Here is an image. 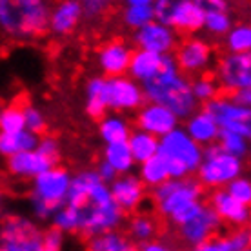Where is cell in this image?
I'll list each match as a JSON object with an SVG mask.
<instances>
[{
	"mask_svg": "<svg viewBox=\"0 0 251 251\" xmlns=\"http://www.w3.org/2000/svg\"><path fill=\"white\" fill-rule=\"evenodd\" d=\"M107 100L113 113H129L137 111L146 99L142 86L129 75H122L107 78Z\"/></svg>",
	"mask_w": 251,
	"mask_h": 251,
	"instance_id": "13",
	"label": "cell"
},
{
	"mask_svg": "<svg viewBox=\"0 0 251 251\" xmlns=\"http://www.w3.org/2000/svg\"><path fill=\"white\" fill-rule=\"evenodd\" d=\"M217 146L227 155L244 160L250 151V138L233 131H220L219 138H217Z\"/></svg>",
	"mask_w": 251,
	"mask_h": 251,
	"instance_id": "33",
	"label": "cell"
},
{
	"mask_svg": "<svg viewBox=\"0 0 251 251\" xmlns=\"http://www.w3.org/2000/svg\"><path fill=\"white\" fill-rule=\"evenodd\" d=\"M184 0H153V15H155V20L158 22H164V24H168V20H170V15L173 13L178 4H182Z\"/></svg>",
	"mask_w": 251,
	"mask_h": 251,
	"instance_id": "44",
	"label": "cell"
},
{
	"mask_svg": "<svg viewBox=\"0 0 251 251\" xmlns=\"http://www.w3.org/2000/svg\"><path fill=\"white\" fill-rule=\"evenodd\" d=\"M71 173L60 164L46 170L31 180V213L38 222H48L64 206L68 195Z\"/></svg>",
	"mask_w": 251,
	"mask_h": 251,
	"instance_id": "5",
	"label": "cell"
},
{
	"mask_svg": "<svg viewBox=\"0 0 251 251\" xmlns=\"http://www.w3.org/2000/svg\"><path fill=\"white\" fill-rule=\"evenodd\" d=\"M207 206L215 211L220 222L229 224L233 227H246L251 219L250 206L242 202L235 201L226 189H213L211 195L207 197Z\"/></svg>",
	"mask_w": 251,
	"mask_h": 251,
	"instance_id": "16",
	"label": "cell"
},
{
	"mask_svg": "<svg viewBox=\"0 0 251 251\" xmlns=\"http://www.w3.org/2000/svg\"><path fill=\"white\" fill-rule=\"evenodd\" d=\"M164 55H157L151 51L144 50H135L131 53V60H129V68H127V75L138 84H144L150 78L158 73L160 64H162Z\"/></svg>",
	"mask_w": 251,
	"mask_h": 251,
	"instance_id": "24",
	"label": "cell"
},
{
	"mask_svg": "<svg viewBox=\"0 0 251 251\" xmlns=\"http://www.w3.org/2000/svg\"><path fill=\"white\" fill-rule=\"evenodd\" d=\"M86 251H137V244L122 231H107L88 239Z\"/></svg>",
	"mask_w": 251,
	"mask_h": 251,
	"instance_id": "27",
	"label": "cell"
},
{
	"mask_svg": "<svg viewBox=\"0 0 251 251\" xmlns=\"http://www.w3.org/2000/svg\"><path fill=\"white\" fill-rule=\"evenodd\" d=\"M40 250L42 251H62L64 250V233L51 227L48 231H42L40 237Z\"/></svg>",
	"mask_w": 251,
	"mask_h": 251,
	"instance_id": "43",
	"label": "cell"
},
{
	"mask_svg": "<svg viewBox=\"0 0 251 251\" xmlns=\"http://www.w3.org/2000/svg\"><path fill=\"white\" fill-rule=\"evenodd\" d=\"M127 146H129L135 164L144 162L158 153V138L142 129H133L127 138Z\"/></svg>",
	"mask_w": 251,
	"mask_h": 251,
	"instance_id": "30",
	"label": "cell"
},
{
	"mask_svg": "<svg viewBox=\"0 0 251 251\" xmlns=\"http://www.w3.org/2000/svg\"><path fill=\"white\" fill-rule=\"evenodd\" d=\"M0 251H42L40 239L22 240V242H0Z\"/></svg>",
	"mask_w": 251,
	"mask_h": 251,
	"instance_id": "45",
	"label": "cell"
},
{
	"mask_svg": "<svg viewBox=\"0 0 251 251\" xmlns=\"http://www.w3.org/2000/svg\"><path fill=\"white\" fill-rule=\"evenodd\" d=\"M202 153L204 148L191 140L180 126L158 138V155L166 160L170 178L178 180L195 175L202 160Z\"/></svg>",
	"mask_w": 251,
	"mask_h": 251,
	"instance_id": "6",
	"label": "cell"
},
{
	"mask_svg": "<svg viewBox=\"0 0 251 251\" xmlns=\"http://www.w3.org/2000/svg\"><path fill=\"white\" fill-rule=\"evenodd\" d=\"M115 0H84L82 2V11H84V19L97 20L102 17L104 13L113 6Z\"/></svg>",
	"mask_w": 251,
	"mask_h": 251,
	"instance_id": "42",
	"label": "cell"
},
{
	"mask_svg": "<svg viewBox=\"0 0 251 251\" xmlns=\"http://www.w3.org/2000/svg\"><path fill=\"white\" fill-rule=\"evenodd\" d=\"M173 58L178 71L182 75H204L211 68L215 58V51L206 38L189 35L180 40L173 51Z\"/></svg>",
	"mask_w": 251,
	"mask_h": 251,
	"instance_id": "9",
	"label": "cell"
},
{
	"mask_svg": "<svg viewBox=\"0 0 251 251\" xmlns=\"http://www.w3.org/2000/svg\"><path fill=\"white\" fill-rule=\"evenodd\" d=\"M224 189L231 195L235 201L242 202L246 206L251 204V180L246 175H240V176H237V178H233Z\"/></svg>",
	"mask_w": 251,
	"mask_h": 251,
	"instance_id": "40",
	"label": "cell"
},
{
	"mask_svg": "<svg viewBox=\"0 0 251 251\" xmlns=\"http://www.w3.org/2000/svg\"><path fill=\"white\" fill-rule=\"evenodd\" d=\"M24 129V115L22 107L9 104L0 107V133H13Z\"/></svg>",
	"mask_w": 251,
	"mask_h": 251,
	"instance_id": "38",
	"label": "cell"
},
{
	"mask_svg": "<svg viewBox=\"0 0 251 251\" xmlns=\"http://www.w3.org/2000/svg\"><path fill=\"white\" fill-rule=\"evenodd\" d=\"M22 115H24V129L35 133L37 137L44 135L46 127H48V119H46L44 111L37 106H24L22 107Z\"/></svg>",
	"mask_w": 251,
	"mask_h": 251,
	"instance_id": "39",
	"label": "cell"
},
{
	"mask_svg": "<svg viewBox=\"0 0 251 251\" xmlns=\"http://www.w3.org/2000/svg\"><path fill=\"white\" fill-rule=\"evenodd\" d=\"M158 226L157 220L146 213H135L127 220V237L137 246L146 244L157 237Z\"/></svg>",
	"mask_w": 251,
	"mask_h": 251,
	"instance_id": "31",
	"label": "cell"
},
{
	"mask_svg": "<svg viewBox=\"0 0 251 251\" xmlns=\"http://www.w3.org/2000/svg\"><path fill=\"white\" fill-rule=\"evenodd\" d=\"M82 20H84V11L78 0H58L55 6H51L48 31L53 37L64 38L75 31Z\"/></svg>",
	"mask_w": 251,
	"mask_h": 251,
	"instance_id": "18",
	"label": "cell"
},
{
	"mask_svg": "<svg viewBox=\"0 0 251 251\" xmlns=\"http://www.w3.org/2000/svg\"><path fill=\"white\" fill-rule=\"evenodd\" d=\"M231 99L237 102V104H240V106L251 107V88L235 91V93H231Z\"/></svg>",
	"mask_w": 251,
	"mask_h": 251,
	"instance_id": "50",
	"label": "cell"
},
{
	"mask_svg": "<svg viewBox=\"0 0 251 251\" xmlns=\"http://www.w3.org/2000/svg\"><path fill=\"white\" fill-rule=\"evenodd\" d=\"M184 131L188 133L189 138L195 140L199 146L207 148L211 144H217L220 127L204 107L202 109L199 107L193 115H189L188 119L184 120Z\"/></svg>",
	"mask_w": 251,
	"mask_h": 251,
	"instance_id": "20",
	"label": "cell"
},
{
	"mask_svg": "<svg viewBox=\"0 0 251 251\" xmlns=\"http://www.w3.org/2000/svg\"><path fill=\"white\" fill-rule=\"evenodd\" d=\"M153 20H155V15H153V7L151 6H124L122 24L131 31H137V29L148 25Z\"/></svg>",
	"mask_w": 251,
	"mask_h": 251,
	"instance_id": "35",
	"label": "cell"
},
{
	"mask_svg": "<svg viewBox=\"0 0 251 251\" xmlns=\"http://www.w3.org/2000/svg\"><path fill=\"white\" fill-rule=\"evenodd\" d=\"M146 186L140 182V178L133 173L127 175H117L115 180L109 184V191L113 197L115 204L124 211H137L146 201Z\"/></svg>",
	"mask_w": 251,
	"mask_h": 251,
	"instance_id": "19",
	"label": "cell"
},
{
	"mask_svg": "<svg viewBox=\"0 0 251 251\" xmlns=\"http://www.w3.org/2000/svg\"><path fill=\"white\" fill-rule=\"evenodd\" d=\"M197 182L207 189H222L233 178L244 175V160L231 157L220 150L217 144L204 148L202 160L195 171Z\"/></svg>",
	"mask_w": 251,
	"mask_h": 251,
	"instance_id": "8",
	"label": "cell"
},
{
	"mask_svg": "<svg viewBox=\"0 0 251 251\" xmlns=\"http://www.w3.org/2000/svg\"><path fill=\"white\" fill-rule=\"evenodd\" d=\"M215 80L220 89L235 93L251 88V55L250 53H226L217 64Z\"/></svg>",
	"mask_w": 251,
	"mask_h": 251,
	"instance_id": "11",
	"label": "cell"
},
{
	"mask_svg": "<svg viewBox=\"0 0 251 251\" xmlns=\"http://www.w3.org/2000/svg\"><path fill=\"white\" fill-rule=\"evenodd\" d=\"M80 231L84 237H97L107 231H117L126 219V213L115 204L109 184L102 182L93 170L86 202L80 207Z\"/></svg>",
	"mask_w": 251,
	"mask_h": 251,
	"instance_id": "4",
	"label": "cell"
},
{
	"mask_svg": "<svg viewBox=\"0 0 251 251\" xmlns=\"http://www.w3.org/2000/svg\"><path fill=\"white\" fill-rule=\"evenodd\" d=\"M168 25L173 27L176 33H186V35L199 33L204 25V11L193 0H184L170 15Z\"/></svg>",
	"mask_w": 251,
	"mask_h": 251,
	"instance_id": "23",
	"label": "cell"
},
{
	"mask_svg": "<svg viewBox=\"0 0 251 251\" xmlns=\"http://www.w3.org/2000/svg\"><path fill=\"white\" fill-rule=\"evenodd\" d=\"M131 53V46L124 40H111L102 46L97 53V66L100 69L102 76L113 78V76L127 75Z\"/></svg>",
	"mask_w": 251,
	"mask_h": 251,
	"instance_id": "17",
	"label": "cell"
},
{
	"mask_svg": "<svg viewBox=\"0 0 251 251\" xmlns=\"http://www.w3.org/2000/svg\"><path fill=\"white\" fill-rule=\"evenodd\" d=\"M50 0H0V35L13 42L37 40L48 31Z\"/></svg>",
	"mask_w": 251,
	"mask_h": 251,
	"instance_id": "2",
	"label": "cell"
},
{
	"mask_svg": "<svg viewBox=\"0 0 251 251\" xmlns=\"http://www.w3.org/2000/svg\"><path fill=\"white\" fill-rule=\"evenodd\" d=\"M124 6H151L153 0H122Z\"/></svg>",
	"mask_w": 251,
	"mask_h": 251,
	"instance_id": "51",
	"label": "cell"
},
{
	"mask_svg": "<svg viewBox=\"0 0 251 251\" xmlns=\"http://www.w3.org/2000/svg\"><path fill=\"white\" fill-rule=\"evenodd\" d=\"M42 237L37 222L24 215H9L0 222V242H22Z\"/></svg>",
	"mask_w": 251,
	"mask_h": 251,
	"instance_id": "21",
	"label": "cell"
},
{
	"mask_svg": "<svg viewBox=\"0 0 251 251\" xmlns=\"http://www.w3.org/2000/svg\"><path fill=\"white\" fill-rule=\"evenodd\" d=\"M226 242L227 251H244L250 250L251 244V233L248 227H235L231 233L222 237Z\"/></svg>",
	"mask_w": 251,
	"mask_h": 251,
	"instance_id": "41",
	"label": "cell"
},
{
	"mask_svg": "<svg viewBox=\"0 0 251 251\" xmlns=\"http://www.w3.org/2000/svg\"><path fill=\"white\" fill-rule=\"evenodd\" d=\"M244 251H250V250H244Z\"/></svg>",
	"mask_w": 251,
	"mask_h": 251,
	"instance_id": "54",
	"label": "cell"
},
{
	"mask_svg": "<svg viewBox=\"0 0 251 251\" xmlns=\"http://www.w3.org/2000/svg\"><path fill=\"white\" fill-rule=\"evenodd\" d=\"M233 27V19L229 11H217L204 15V25L202 29L211 37H224Z\"/></svg>",
	"mask_w": 251,
	"mask_h": 251,
	"instance_id": "36",
	"label": "cell"
},
{
	"mask_svg": "<svg viewBox=\"0 0 251 251\" xmlns=\"http://www.w3.org/2000/svg\"><path fill=\"white\" fill-rule=\"evenodd\" d=\"M137 176L140 178V182L144 184L146 188H157L162 182L170 180V173H168V166L160 155L148 158L144 162L138 164V173Z\"/></svg>",
	"mask_w": 251,
	"mask_h": 251,
	"instance_id": "29",
	"label": "cell"
},
{
	"mask_svg": "<svg viewBox=\"0 0 251 251\" xmlns=\"http://www.w3.org/2000/svg\"><path fill=\"white\" fill-rule=\"evenodd\" d=\"M78 2H80V4H82V2H84V0H78Z\"/></svg>",
	"mask_w": 251,
	"mask_h": 251,
	"instance_id": "53",
	"label": "cell"
},
{
	"mask_svg": "<svg viewBox=\"0 0 251 251\" xmlns=\"http://www.w3.org/2000/svg\"><path fill=\"white\" fill-rule=\"evenodd\" d=\"M0 107H2V106H0Z\"/></svg>",
	"mask_w": 251,
	"mask_h": 251,
	"instance_id": "55",
	"label": "cell"
},
{
	"mask_svg": "<svg viewBox=\"0 0 251 251\" xmlns=\"http://www.w3.org/2000/svg\"><path fill=\"white\" fill-rule=\"evenodd\" d=\"M151 197L157 211L173 226H180L191 219L204 204V188L197 178H170L160 186L151 189Z\"/></svg>",
	"mask_w": 251,
	"mask_h": 251,
	"instance_id": "3",
	"label": "cell"
},
{
	"mask_svg": "<svg viewBox=\"0 0 251 251\" xmlns=\"http://www.w3.org/2000/svg\"><path fill=\"white\" fill-rule=\"evenodd\" d=\"M2 219H4V197L0 193V222H2Z\"/></svg>",
	"mask_w": 251,
	"mask_h": 251,
	"instance_id": "52",
	"label": "cell"
},
{
	"mask_svg": "<svg viewBox=\"0 0 251 251\" xmlns=\"http://www.w3.org/2000/svg\"><path fill=\"white\" fill-rule=\"evenodd\" d=\"M131 124L122 113H106L99 119V137L104 144L127 142L131 135Z\"/></svg>",
	"mask_w": 251,
	"mask_h": 251,
	"instance_id": "25",
	"label": "cell"
},
{
	"mask_svg": "<svg viewBox=\"0 0 251 251\" xmlns=\"http://www.w3.org/2000/svg\"><path fill=\"white\" fill-rule=\"evenodd\" d=\"M84 109L89 119H102L109 111L107 78L102 75L91 76L84 86Z\"/></svg>",
	"mask_w": 251,
	"mask_h": 251,
	"instance_id": "22",
	"label": "cell"
},
{
	"mask_svg": "<svg viewBox=\"0 0 251 251\" xmlns=\"http://www.w3.org/2000/svg\"><path fill=\"white\" fill-rule=\"evenodd\" d=\"M133 42L137 50L151 51L157 55H173L178 44V33L168 24L153 20L144 27L133 31Z\"/></svg>",
	"mask_w": 251,
	"mask_h": 251,
	"instance_id": "12",
	"label": "cell"
},
{
	"mask_svg": "<svg viewBox=\"0 0 251 251\" xmlns=\"http://www.w3.org/2000/svg\"><path fill=\"white\" fill-rule=\"evenodd\" d=\"M140 86L146 102L164 104L178 120H186L201 106L191 93V80L178 71L173 55H164L157 75Z\"/></svg>",
	"mask_w": 251,
	"mask_h": 251,
	"instance_id": "1",
	"label": "cell"
},
{
	"mask_svg": "<svg viewBox=\"0 0 251 251\" xmlns=\"http://www.w3.org/2000/svg\"><path fill=\"white\" fill-rule=\"evenodd\" d=\"M224 46L227 53H250L251 51V27L248 24H233L224 35Z\"/></svg>",
	"mask_w": 251,
	"mask_h": 251,
	"instance_id": "32",
	"label": "cell"
},
{
	"mask_svg": "<svg viewBox=\"0 0 251 251\" xmlns=\"http://www.w3.org/2000/svg\"><path fill=\"white\" fill-rule=\"evenodd\" d=\"M204 109L215 119L220 131H233L248 138L251 137V107L240 106L231 97H215Z\"/></svg>",
	"mask_w": 251,
	"mask_h": 251,
	"instance_id": "10",
	"label": "cell"
},
{
	"mask_svg": "<svg viewBox=\"0 0 251 251\" xmlns=\"http://www.w3.org/2000/svg\"><path fill=\"white\" fill-rule=\"evenodd\" d=\"M80 222H82L80 209H76V207H73V206H68V204H64L57 213L53 215V219H51L53 227L58 229V231H62L64 235H66V233L80 231Z\"/></svg>",
	"mask_w": 251,
	"mask_h": 251,
	"instance_id": "34",
	"label": "cell"
},
{
	"mask_svg": "<svg viewBox=\"0 0 251 251\" xmlns=\"http://www.w3.org/2000/svg\"><path fill=\"white\" fill-rule=\"evenodd\" d=\"M135 124H137V129H142V131L150 133L153 137L160 138L164 135H168L170 131H173L175 127H178L180 120L176 119L175 113L164 104L144 102L137 109Z\"/></svg>",
	"mask_w": 251,
	"mask_h": 251,
	"instance_id": "15",
	"label": "cell"
},
{
	"mask_svg": "<svg viewBox=\"0 0 251 251\" xmlns=\"http://www.w3.org/2000/svg\"><path fill=\"white\" fill-rule=\"evenodd\" d=\"M38 144V137L27 129L13 133H0V157L9 158L24 151L35 150Z\"/></svg>",
	"mask_w": 251,
	"mask_h": 251,
	"instance_id": "26",
	"label": "cell"
},
{
	"mask_svg": "<svg viewBox=\"0 0 251 251\" xmlns=\"http://www.w3.org/2000/svg\"><path fill=\"white\" fill-rule=\"evenodd\" d=\"M220 222L219 217L215 215V211L207 206L206 202L199 207V211L188 219L184 224L176 227L178 229V237L184 244L191 246V248H197L199 244L206 242L207 239H211L217 235V231L220 229Z\"/></svg>",
	"mask_w": 251,
	"mask_h": 251,
	"instance_id": "14",
	"label": "cell"
},
{
	"mask_svg": "<svg viewBox=\"0 0 251 251\" xmlns=\"http://www.w3.org/2000/svg\"><path fill=\"white\" fill-rule=\"evenodd\" d=\"M60 158H62L60 142L51 135H40L35 150L24 151V153L6 158V168L17 178L33 180L35 176L44 173L46 170L58 166Z\"/></svg>",
	"mask_w": 251,
	"mask_h": 251,
	"instance_id": "7",
	"label": "cell"
},
{
	"mask_svg": "<svg viewBox=\"0 0 251 251\" xmlns=\"http://www.w3.org/2000/svg\"><path fill=\"white\" fill-rule=\"evenodd\" d=\"M219 91L220 88L215 76L199 75L195 80H191V93L199 104H207L209 100H213L215 97H219Z\"/></svg>",
	"mask_w": 251,
	"mask_h": 251,
	"instance_id": "37",
	"label": "cell"
},
{
	"mask_svg": "<svg viewBox=\"0 0 251 251\" xmlns=\"http://www.w3.org/2000/svg\"><path fill=\"white\" fill-rule=\"evenodd\" d=\"M193 2L204 11V15L217 11H229V0H193Z\"/></svg>",
	"mask_w": 251,
	"mask_h": 251,
	"instance_id": "46",
	"label": "cell"
},
{
	"mask_svg": "<svg viewBox=\"0 0 251 251\" xmlns=\"http://www.w3.org/2000/svg\"><path fill=\"white\" fill-rule=\"evenodd\" d=\"M193 251H227V248H226L224 239L215 235V237H211V239H207L206 242L199 244Z\"/></svg>",
	"mask_w": 251,
	"mask_h": 251,
	"instance_id": "47",
	"label": "cell"
},
{
	"mask_svg": "<svg viewBox=\"0 0 251 251\" xmlns=\"http://www.w3.org/2000/svg\"><path fill=\"white\" fill-rule=\"evenodd\" d=\"M102 160H106L117 175H127V173H133L135 170V160H133V155L129 151V146L127 142H117V144H106L104 148V155H102Z\"/></svg>",
	"mask_w": 251,
	"mask_h": 251,
	"instance_id": "28",
	"label": "cell"
},
{
	"mask_svg": "<svg viewBox=\"0 0 251 251\" xmlns=\"http://www.w3.org/2000/svg\"><path fill=\"white\" fill-rule=\"evenodd\" d=\"M137 251H176V250L171 244L164 242V240L153 239L150 242H146V244L137 246Z\"/></svg>",
	"mask_w": 251,
	"mask_h": 251,
	"instance_id": "49",
	"label": "cell"
},
{
	"mask_svg": "<svg viewBox=\"0 0 251 251\" xmlns=\"http://www.w3.org/2000/svg\"><path fill=\"white\" fill-rule=\"evenodd\" d=\"M95 173H97V176L100 178L102 182H106V184H111L115 180V176H117V173L113 171V168H111L106 160H100V162L97 164Z\"/></svg>",
	"mask_w": 251,
	"mask_h": 251,
	"instance_id": "48",
	"label": "cell"
}]
</instances>
